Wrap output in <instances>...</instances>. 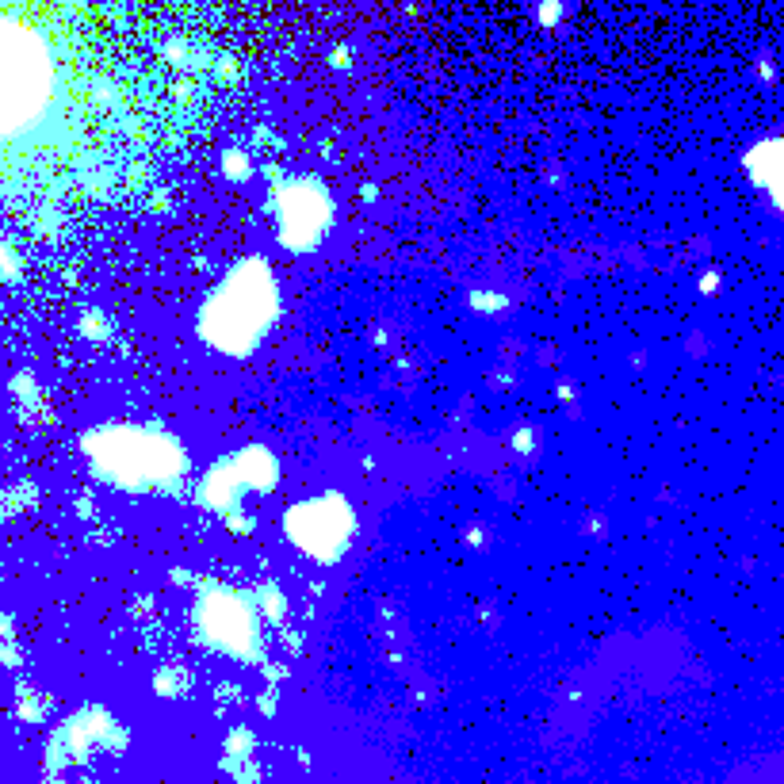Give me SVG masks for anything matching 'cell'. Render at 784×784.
Wrapping results in <instances>:
<instances>
[{
  "label": "cell",
  "instance_id": "obj_1",
  "mask_svg": "<svg viewBox=\"0 0 784 784\" xmlns=\"http://www.w3.org/2000/svg\"><path fill=\"white\" fill-rule=\"evenodd\" d=\"M276 318V283L264 260H249L211 295L203 310V337L222 352H249Z\"/></svg>",
  "mask_w": 784,
  "mask_h": 784
}]
</instances>
